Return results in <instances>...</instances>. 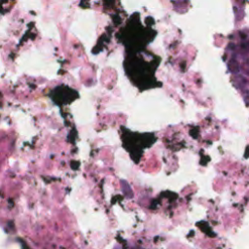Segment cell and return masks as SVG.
<instances>
[{
  "mask_svg": "<svg viewBox=\"0 0 249 249\" xmlns=\"http://www.w3.org/2000/svg\"><path fill=\"white\" fill-rule=\"evenodd\" d=\"M244 158H249V146L247 147V150H246V152L244 154Z\"/></svg>",
  "mask_w": 249,
  "mask_h": 249,
  "instance_id": "cell-2",
  "label": "cell"
},
{
  "mask_svg": "<svg viewBox=\"0 0 249 249\" xmlns=\"http://www.w3.org/2000/svg\"><path fill=\"white\" fill-rule=\"evenodd\" d=\"M240 49L243 53H249V40H245L241 43L240 45Z\"/></svg>",
  "mask_w": 249,
  "mask_h": 249,
  "instance_id": "cell-1",
  "label": "cell"
}]
</instances>
